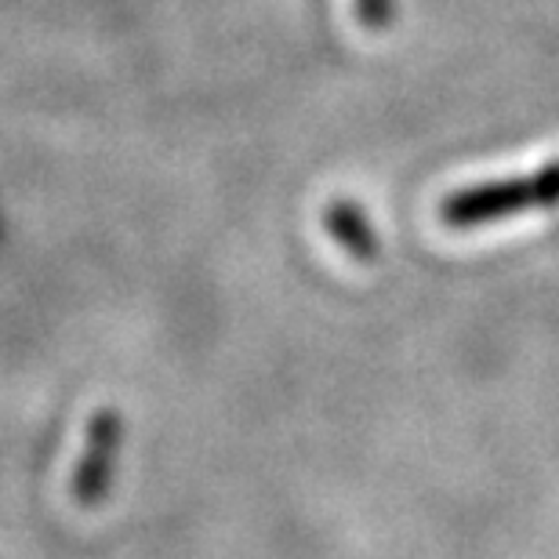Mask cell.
I'll use <instances>...</instances> for the list:
<instances>
[{"label": "cell", "mask_w": 559, "mask_h": 559, "mask_svg": "<svg viewBox=\"0 0 559 559\" xmlns=\"http://www.w3.org/2000/svg\"><path fill=\"white\" fill-rule=\"evenodd\" d=\"M559 204V164L542 167L534 175H512L498 182L465 186L440 204V215L451 229H476L490 222L512 218L520 211Z\"/></svg>", "instance_id": "cell-1"}, {"label": "cell", "mask_w": 559, "mask_h": 559, "mask_svg": "<svg viewBox=\"0 0 559 559\" xmlns=\"http://www.w3.org/2000/svg\"><path fill=\"white\" fill-rule=\"evenodd\" d=\"M120 447H124V418L114 407H98L92 418H87L84 429V451L81 462L73 468V501L84 509L103 506V498L114 487V468L120 457Z\"/></svg>", "instance_id": "cell-2"}, {"label": "cell", "mask_w": 559, "mask_h": 559, "mask_svg": "<svg viewBox=\"0 0 559 559\" xmlns=\"http://www.w3.org/2000/svg\"><path fill=\"white\" fill-rule=\"evenodd\" d=\"M356 22L364 29H385L393 22V0H356Z\"/></svg>", "instance_id": "cell-4"}, {"label": "cell", "mask_w": 559, "mask_h": 559, "mask_svg": "<svg viewBox=\"0 0 559 559\" xmlns=\"http://www.w3.org/2000/svg\"><path fill=\"white\" fill-rule=\"evenodd\" d=\"M323 222H328V233L334 237V243H338L345 254H353L356 262H371L378 254L374 229L360 204H353V200H334Z\"/></svg>", "instance_id": "cell-3"}]
</instances>
